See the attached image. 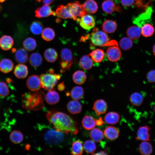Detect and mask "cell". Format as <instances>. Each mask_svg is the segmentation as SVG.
I'll list each match as a JSON object with an SVG mask.
<instances>
[{
    "label": "cell",
    "instance_id": "cell-1",
    "mask_svg": "<svg viewBox=\"0 0 155 155\" xmlns=\"http://www.w3.org/2000/svg\"><path fill=\"white\" fill-rule=\"evenodd\" d=\"M49 123L57 130L67 134L69 133L77 134L78 132L75 122L67 114L61 112L50 111L46 115Z\"/></svg>",
    "mask_w": 155,
    "mask_h": 155
},
{
    "label": "cell",
    "instance_id": "cell-2",
    "mask_svg": "<svg viewBox=\"0 0 155 155\" xmlns=\"http://www.w3.org/2000/svg\"><path fill=\"white\" fill-rule=\"evenodd\" d=\"M38 125V127L43 130V138L48 145L57 146L63 143L65 133L57 130L54 127L40 124Z\"/></svg>",
    "mask_w": 155,
    "mask_h": 155
},
{
    "label": "cell",
    "instance_id": "cell-3",
    "mask_svg": "<svg viewBox=\"0 0 155 155\" xmlns=\"http://www.w3.org/2000/svg\"><path fill=\"white\" fill-rule=\"evenodd\" d=\"M60 56V72L63 73L69 70L75 61V59L73 57L71 51L67 48H64L61 50Z\"/></svg>",
    "mask_w": 155,
    "mask_h": 155
},
{
    "label": "cell",
    "instance_id": "cell-4",
    "mask_svg": "<svg viewBox=\"0 0 155 155\" xmlns=\"http://www.w3.org/2000/svg\"><path fill=\"white\" fill-rule=\"evenodd\" d=\"M40 78L42 88L44 90L49 91L53 89L61 76L59 74L49 73L41 74Z\"/></svg>",
    "mask_w": 155,
    "mask_h": 155
},
{
    "label": "cell",
    "instance_id": "cell-5",
    "mask_svg": "<svg viewBox=\"0 0 155 155\" xmlns=\"http://www.w3.org/2000/svg\"><path fill=\"white\" fill-rule=\"evenodd\" d=\"M109 39L108 36L103 31L95 30L91 35V42L96 46H104L108 43Z\"/></svg>",
    "mask_w": 155,
    "mask_h": 155
},
{
    "label": "cell",
    "instance_id": "cell-6",
    "mask_svg": "<svg viewBox=\"0 0 155 155\" xmlns=\"http://www.w3.org/2000/svg\"><path fill=\"white\" fill-rule=\"evenodd\" d=\"M66 5L74 20H76L78 17H81L86 14L83 4L78 1L68 3Z\"/></svg>",
    "mask_w": 155,
    "mask_h": 155
},
{
    "label": "cell",
    "instance_id": "cell-7",
    "mask_svg": "<svg viewBox=\"0 0 155 155\" xmlns=\"http://www.w3.org/2000/svg\"><path fill=\"white\" fill-rule=\"evenodd\" d=\"M26 86L30 91H36L39 90L42 87L40 77L37 75H32L27 79Z\"/></svg>",
    "mask_w": 155,
    "mask_h": 155
},
{
    "label": "cell",
    "instance_id": "cell-8",
    "mask_svg": "<svg viewBox=\"0 0 155 155\" xmlns=\"http://www.w3.org/2000/svg\"><path fill=\"white\" fill-rule=\"evenodd\" d=\"M80 26L83 29L89 30L93 28L95 26V22L93 17L86 14L78 20Z\"/></svg>",
    "mask_w": 155,
    "mask_h": 155
},
{
    "label": "cell",
    "instance_id": "cell-9",
    "mask_svg": "<svg viewBox=\"0 0 155 155\" xmlns=\"http://www.w3.org/2000/svg\"><path fill=\"white\" fill-rule=\"evenodd\" d=\"M106 55L107 58L110 61L114 62L118 61L120 59L122 54L118 47L113 46L107 49Z\"/></svg>",
    "mask_w": 155,
    "mask_h": 155
},
{
    "label": "cell",
    "instance_id": "cell-10",
    "mask_svg": "<svg viewBox=\"0 0 155 155\" xmlns=\"http://www.w3.org/2000/svg\"><path fill=\"white\" fill-rule=\"evenodd\" d=\"M102 7L103 11L105 13L110 14L115 11L120 12L121 7L117 5L112 0H105L102 3Z\"/></svg>",
    "mask_w": 155,
    "mask_h": 155
},
{
    "label": "cell",
    "instance_id": "cell-11",
    "mask_svg": "<svg viewBox=\"0 0 155 155\" xmlns=\"http://www.w3.org/2000/svg\"><path fill=\"white\" fill-rule=\"evenodd\" d=\"M35 16L38 18L48 17L50 15L55 16V12L53 11L49 5L44 4L37 8L35 11Z\"/></svg>",
    "mask_w": 155,
    "mask_h": 155
},
{
    "label": "cell",
    "instance_id": "cell-12",
    "mask_svg": "<svg viewBox=\"0 0 155 155\" xmlns=\"http://www.w3.org/2000/svg\"><path fill=\"white\" fill-rule=\"evenodd\" d=\"M150 128L147 125L140 127L137 131L136 139L143 141H150Z\"/></svg>",
    "mask_w": 155,
    "mask_h": 155
},
{
    "label": "cell",
    "instance_id": "cell-13",
    "mask_svg": "<svg viewBox=\"0 0 155 155\" xmlns=\"http://www.w3.org/2000/svg\"><path fill=\"white\" fill-rule=\"evenodd\" d=\"M92 109L97 115L103 114L105 113L107 110V104L103 99H98L94 103Z\"/></svg>",
    "mask_w": 155,
    "mask_h": 155
},
{
    "label": "cell",
    "instance_id": "cell-14",
    "mask_svg": "<svg viewBox=\"0 0 155 155\" xmlns=\"http://www.w3.org/2000/svg\"><path fill=\"white\" fill-rule=\"evenodd\" d=\"M28 70L27 66L22 63L17 65L15 67L13 73L16 77L19 79H23L28 75Z\"/></svg>",
    "mask_w": 155,
    "mask_h": 155
},
{
    "label": "cell",
    "instance_id": "cell-15",
    "mask_svg": "<svg viewBox=\"0 0 155 155\" xmlns=\"http://www.w3.org/2000/svg\"><path fill=\"white\" fill-rule=\"evenodd\" d=\"M13 44V40L10 36L5 35L0 38V47L3 50L8 51L10 49Z\"/></svg>",
    "mask_w": 155,
    "mask_h": 155
},
{
    "label": "cell",
    "instance_id": "cell-16",
    "mask_svg": "<svg viewBox=\"0 0 155 155\" xmlns=\"http://www.w3.org/2000/svg\"><path fill=\"white\" fill-rule=\"evenodd\" d=\"M83 5L86 13L94 14L96 12L98 9L97 4L94 0H87Z\"/></svg>",
    "mask_w": 155,
    "mask_h": 155
},
{
    "label": "cell",
    "instance_id": "cell-17",
    "mask_svg": "<svg viewBox=\"0 0 155 155\" xmlns=\"http://www.w3.org/2000/svg\"><path fill=\"white\" fill-rule=\"evenodd\" d=\"M56 15L59 18L63 19H72L67 5H60L57 7L56 10Z\"/></svg>",
    "mask_w": 155,
    "mask_h": 155
},
{
    "label": "cell",
    "instance_id": "cell-18",
    "mask_svg": "<svg viewBox=\"0 0 155 155\" xmlns=\"http://www.w3.org/2000/svg\"><path fill=\"white\" fill-rule=\"evenodd\" d=\"M69 112L72 114L80 113L82 110V106L78 100H73L68 102L67 106Z\"/></svg>",
    "mask_w": 155,
    "mask_h": 155
},
{
    "label": "cell",
    "instance_id": "cell-19",
    "mask_svg": "<svg viewBox=\"0 0 155 155\" xmlns=\"http://www.w3.org/2000/svg\"><path fill=\"white\" fill-rule=\"evenodd\" d=\"M117 28V24L115 21L108 20L102 24V29L106 33L111 34L114 32Z\"/></svg>",
    "mask_w": 155,
    "mask_h": 155
},
{
    "label": "cell",
    "instance_id": "cell-20",
    "mask_svg": "<svg viewBox=\"0 0 155 155\" xmlns=\"http://www.w3.org/2000/svg\"><path fill=\"white\" fill-rule=\"evenodd\" d=\"M45 99L48 104L51 105L55 104L59 102V96L57 92L53 89L49 91L46 94Z\"/></svg>",
    "mask_w": 155,
    "mask_h": 155
},
{
    "label": "cell",
    "instance_id": "cell-21",
    "mask_svg": "<svg viewBox=\"0 0 155 155\" xmlns=\"http://www.w3.org/2000/svg\"><path fill=\"white\" fill-rule=\"evenodd\" d=\"M104 134L105 136L108 139L113 140L116 139L119 135V131L116 127L108 126L105 129Z\"/></svg>",
    "mask_w": 155,
    "mask_h": 155
},
{
    "label": "cell",
    "instance_id": "cell-22",
    "mask_svg": "<svg viewBox=\"0 0 155 155\" xmlns=\"http://www.w3.org/2000/svg\"><path fill=\"white\" fill-rule=\"evenodd\" d=\"M28 53L26 50L22 48L18 49L15 54V60L20 63H26L28 61Z\"/></svg>",
    "mask_w": 155,
    "mask_h": 155
},
{
    "label": "cell",
    "instance_id": "cell-23",
    "mask_svg": "<svg viewBox=\"0 0 155 155\" xmlns=\"http://www.w3.org/2000/svg\"><path fill=\"white\" fill-rule=\"evenodd\" d=\"M141 30L139 27L133 26L128 28L126 31L127 36L132 40L139 39L141 35Z\"/></svg>",
    "mask_w": 155,
    "mask_h": 155
},
{
    "label": "cell",
    "instance_id": "cell-24",
    "mask_svg": "<svg viewBox=\"0 0 155 155\" xmlns=\"http://www.w3.org/2000/svg\"><path fill=\"white\" fill-rule=\"evenodd\" d=\"M14 67V64L11 60L5 58L0 61V71L4 73H7L11 71Z\"/></svg>",
    "mask_w": 155,
    "mask_h": 155
},
{
    "label": "cell",
    "instance_id": "cell-25",
    "mask_svg": "<svg viewBox=\"0 0 155 155\" xmlns=\"http://www.w3.org/2000/svg\"><path fill=\"white\" fill-rule=\"evenodd\" d=\"M96 120L92 117L89 115H86L83 118L82 122L83 127L88 130L92 129L95 126Z\"/></svg>",
    "mask_w": 155,
    "mask_h": 155
},
{
    "label": "cell",
    "instance_id": "cell-26",
    "mask_svg": "<svg viewBox=\"0 0 155 155\" xmlns=\"http://www.w3.org/2000/svg\"><path fill=\"white\" fill-rule=\"evenodd\" d=\"M42 58L41 55L38 53L31 54L29 57V62L30 65L34 67H37L42 64Z\"/></svg>",
    "mask_w": 155,
    "mask_h": 155
},
{
    "label": "cell",
    "instance_id": "cell-27",
    "mask_svg": "<svg viewBox=\"0 0 155 155\" xmlns=\"http://www.w3.org/2000/svg\"><path fill=\"white\" fill-rule=\"evenodd\" d=\"M44 57L48 62L52 63L55 62L58 57V53L55 49L52 48H48L45 51Z\"/></svg>",
    "mask_w": 155,
    "mask_h": 155
},
{
    "label": "cell",
    "instance_id": "cell-28",
    "mask_svg": "<svg viewBox=\"0 0 155 155\" xmlns=\"http://www.w3.org/2000/svg\"><path fill=\"white\" fill-rule=\"evenodd\" d=\"M89 55L92 59L96 63H100L102 61L105 56L104 51L100 49H97L91 52Z\"/></svg>",
    "mask_w": 155,
    "mask_h": 155
},
{
    "label": "cell",
    "instance_id": "cell-29",
    "mask_svg": "<svg viewBox=\"0 0 155 155\" xmlns=\"http://www.w3.org/2000/svg\"><path fill=\"white\" fill-rule=\"evenodd\" d=\"M79 65L84 70L90 69L93 65L92 59L88 55H84L80 59L79 61Z\"/></svg>",
    "mask_w": 155,
    "mask_h": 155
},
{
    "label": "cell",
    "instance_id": "cell-30",
    "mask_svg": "<svg viewBox=\"0 0 155 155\" xmlns=\"http://www.w3.org/2000/svg\"><path fill=\"white\" fill-rule=\"evenodd\" d=\"M72 78L75 83L81 85L85 82L86 79V75L83 71L78 70L75 72L73 74Z\"/></svg>",
    "mask_w": 155,
    "mask_h": 155
},
{
    "label": "cell",
    "instance_id": "cell-31",
    "mask_svg": "<svg viewBox=\"0 0 155 155\" xmlns=\"http://www.w3.org/2000/svg\"><path fill=\"white\" fill-rule=\"evenodd\" d=\"M104 118V121L107 123L113 125L118 122L120 119V116L117 113L111 112L106 114Z\"/></svg>",
    "mask_w": 155,
    "mask_h": 155
},
{
    "label": "cell",
    "instance_id": "cell-32",
    "mask_svg": "<svg viewBox=\"0 0 155 155\" xmlns=\"http://www.w3.org/2000/svg\"><path fill=\"white\" fill-rule=\"evenodd\" d=\"M130 101L133 106H138L142 104L144 100L143 95L138 92H135L132 93L130 96Z\"/></svg>",
    "mask_w": 155,
    "mask_h": 155
},
{
    "label": "cell",
    "instance_id": "cell-33",
    "mask_svg": "<svg viewBox=\"0 0 155 155\" xmlns=\"http://www.w3.org/2000/svg\"><path fill=\"white\" fill-rule=\"evenodd\" d=\"M84 94V89L80 86L74 87L70 92V96L73 100H80L83 98Z\"/></svg>",
    "mask_w": 155,
    "mask_h": 155
},
{
    "label": "cell",
    "instance_id": "cell-34",
    "mask_svg": "<svg viewBox=\"0 0 155 155\" xmlns=\"http://www.w3.org/2000/svg\"><path fill=\"white\" fill-rule=\"evenodd\" d=\"M139 151L142 155H150L152 153L153 151L152 145L149 142H143L139 145Z\"/></svg>",
    "mask_w": 155,
    "mask_h": 155
},
{
    "label": "cell",
    "instance_id": "cell-35",
    "mask_svg": "<svg viewBox=\"0 0 155 155\" xmlns=\"http://www.w3.org/2000/svg\"><path fill=\"white\" fill-rule=\"evenodd\" d=\"M82 142L78 140L72 143L71 154L74 155H80L82 154L83 151Z\"/></svg>",
    "mask_w": 155,
    "mask_h": 155
},
{
    "label": "cell",
    "instance_id": "cell-36",
    "mask_svg": "<svg viewBox=\"0 0 155 155\" xmlns=\"http://www.w3.org/2000/svg\"><path fill=\"white\" fill-rule=\"evenodd\" d=\"M154 31V26L149 23L144 24L141 26V34L145 37H148L152 36Z\"/></svg>",
    "mask_w": 155,
    "mask_h": 155
},
{
    "label": "cell",
    "instance_id": "cell-37",
    "mask_svg": "<svg viewBox=\"0 0 155 155\" xmlns=\"http://www.w3.org/2000/svg\"><path fill=\"white\" fill-rule=\"evenodd\" d=\"M90 135L91 139L95 142H100L103 138V133L98 128L92 129L90 132Z\"/></svg>",
    "mask_w": 155,
    "mask_h": 155
},
{
    "label": "cell",
    "instance_id": "cell-38",
    "mask_svg": "<svg viewBox=\"0 0 155 155\" xmlns=\"http://www.w3.org/2000/svg\"><path fill=\"white\" fill-rule=\"evenodd\" d=\"M36 45V40L31 37L26 38L23 42V45L24 49L28 51H32L35 49Z\"/></svg>",
    "mask_w": 155,
    "mask_h": 155
},
{
    "label": "cell",
    "instance_id": "cell-39",
    "mask_svg": "<svg viewBox=\"0 0 155 155\" xmlns=\"http://www.w3.org/2000/svg\"><path fill=\"white\" fill-rule=\"evenodd\" d=\"M55 36L54 30L52 28L47 27L44 29L41 34L42 38L47 41L53 40Z\"/></svg>",
    "mask_w": 155,
    "mask_h": 155
},
{
    "label": "cell",
    "instance_id": "cell-40",
    "mask_svg": "<svg viewBox=\"0 0 155 155\" xmlns=\"http://www.w3.org/2000/svg\"><path fill=\"white\" fill-rule=\"evenodd\" d=\"M119 44L120 47L122 49L127 51L132 47L133 42L132 39L129 37H123L121 39Z\"/></svg>",
    "mask_w": 155,
    "mask_h": 155
},
{
    "label": "cell",
    "instance_id": "cell-41",
    "mask_svg": "<svg viewBox=\"0 0 155 155\" xmlns=\"http://www.w3.org/2000/svg\"><path fill=\"white\" fill-rule=\"evenodd\" d=\"M30 29V31L33 34L38 35L42 32L43 30V25L41 22L36 21L31 24Z\"/></svg>",
    "mask_w": 155,
    "mask_h": 155
},
{
    "label": "cell",
    "instance_id": "cell-42",
    "mask_svg": "<svg viewBox=\"0 0 155 155\" xmlns=\"http://www.w3.org/2000/svg\"><path fill=\"white\" fill-rule=\"evenodd\" d=\"M9 138L10 141L13 143L18 144L20 143L22 141L23 135L20 131L14 130L11 133Z\"/></svg>",
    "mask_w": 155,
    "mask_h": 155
},
{
    "label": "cell",
    "instance_id": "cell-43",
    "mask_svg": "<svg viewBox=\"0 0 155 155\" xmlns=\"http://www.w3.org/2000/svg\"><path fill=\"white\" fill-rule=\"evenodd\" d=\"M83 148L87 153H93L96 149V146L94 141L88 140L84 143Z\"/></svg>",
    "mask_w": 155,
    "mask_h": 155
},
{
    "label": "cell",
    "instance_id": "cell-44",
    "mask_svg": "<svg viewBox=\"0 0 155 155\" xmlns=\"http://www.w3.org/2000/svg\"><path fill=\"white\" fill-rule=\"evenodd\" d=\"M9 93V90L7 84L4 82L0 81V96L5 97Z\"/></svg>",
    "mask_w": 155,
    "mask_h": 155
},
{
    "label": "cell",
    "instance_id": "cell-45",
    "mask_svg": "<svg viewBox=\"0 0 155 155\" xmlns=\"http://www.w3.org/2000/svg\"><path fill=\"white\" fill-rule=\"evenodd\" d=\"M148 81L150 83L155 82V70H152L148 72L146 75Z\"/></svg>",
    "mask_w": 155,
    "mask_h": 155
},
{
    "label": "cell",
    "instance_id": "cell-46",
    "mask_svg": "<svg viewBox=\"0 0 155 155\" xmlns=\"http://www.w3.org/2000/svg\"><path fill=\"white\" fill-rule=\"evenodd\" d=\"M135 0H121V2L123 6L125 7H129L132 5Z\"/></svg>",
    "mask_w": 155,
    "mask_h": 155
},
{
    "label": "cell",
    "instance_id": "cell-47",
    "mask_svg": "<svg viewBox=\"0 0 155 155\" xmlns=\"http://www.w3.org/2000/svg\"><path fill=\"white\" fill-rule=\"evenodd\" d=\"M57 89L60 91H62L64 90L65 88V86L63 84V82L59 84L57 86Z\"/></svg>",
    "mask_w": 155,
    "mask_h": 155
},
{
    "label": "cell",
    "instance_id": "cell-48",
    "mask_svg": "<svg viewBox=\"0 0 155 155\" xmlns=\"http://www.w3.org/2000/svg\"><path fill=\"white\" fill-rule=\"evenodd\" d=\"M44 4L49 5L51 3L54 1V0H42Z\"/></svg>",
    "mask_w": 155,
    "mask_h": 155
},
{
    "label": "cell",
    "instance_id": "cell-49",
    "mask_svg": "<svg viewBox=\"0 0 155 155\" xmlns=\"http://www.w3.org/2000/svg\"><path fill=\"white\" fill-rule=\"evenodd\" d=\"M94 154L95 155H106V152L104 151H100L98 152H97L96 154Z\"/></svg>",
    "mask_w": 155,
    "mask_h": 155
},
{
    "label": "cell",
    "instance_id": "cell-50",
    "mask_svg": "<svg viewBox=\"0 0 155 155\" xmlns=\"http://www.w3.org/2000/svg\"><path fill=\"white\" fill-rule=\"evenodd\" d=\"M153 53L154 56H155V44L153 46Z\"/></svg>",
    "mask_w": 155,
    "mask_h": 155
},
{
    "label": "cell",
    "instance_id": "cell-51",
    "mask_svg": "<svg viewBox=\"0 0 155 155\" xmlns=\"http://www.w3.org/2000/svg\"><path fill=\"white\" fill-rule=\"evenodd\" d=\"M5 1V0H0V3H3V2H4V1ZM1 8V6L0 4V9Z\"/></svg>",
    "mask_w": 155,
    "mask_h": 155
},
{
    "label": "cell",
    "instance_id": "cell-52",
    "mask_svg": "<svg viewBox=\"0 0 155 155\" xmlns=\"http://www.w3.org/2000/svg\"><path fill=\"white\" fill-rule=\"evenodd\" d=\"M15 49H12V52L13 53H14L16 51V50H15Z\"/></svg>",
    "mask_w": 155,
    "mask_h": 155
},
{
    "label": "cell",
    "instance_id": "cell-53",
    "mask_svg": "<svg viewBox=\"0 0 155 155\" xmlns=\"http://www.w3.org/2000/svg\"><path fill=\"white\" fill-rule=\"evenodd\" d=\"M153 110H154V113L155 114V106L154 107Z\"/></svg>",
    "mask_w": 155,
    "mask_h": 155
},
{
    "label": "cell",
    "instance_id": "cell-54",
    "mask_svg": "<svg viewBox=\"0 0 155 155\" xmlns=\"http://www.w3.org/2000/svg\"><path fill=\"white\" fill-rule=\"evenodd\" d=\"M40 2L41 0H36Z\"/></svg>",
    "mask_w": 155,
    "mask_h": 155
}]
</instances>
